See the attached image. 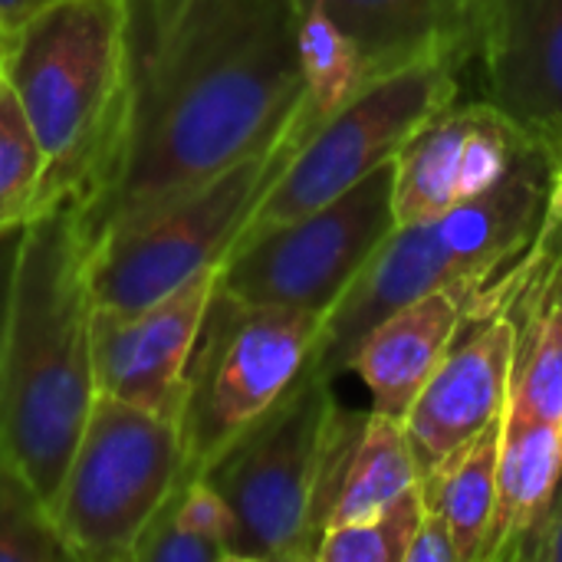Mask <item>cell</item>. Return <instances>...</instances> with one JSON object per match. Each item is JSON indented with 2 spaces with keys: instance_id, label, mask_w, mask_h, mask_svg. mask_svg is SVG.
<instances>
[{
  "instance_id": "obj_14",
  "label": "cell",
  "mask_w": 562,
  "mask_h": 562,
  "mask_svg": "<svg viewBox=\"0 0 562 562\" xmlns=\"http://www.w3.org/2000/svg\"><path fill=\"white\" fill-rule=\"evenodd\" d=\"M501 310H507L504 286H445L385 316L349 362L372 395V412L405 425L464 326Z\"/></svg>"
},
{
  "instance_id": "obj_23",
  "label": "cell",
  "mask_w": 562,
  "mask_h": 562,
  "mask_svg": "<svg viewBox=\"0 0 562 562\" xmlns=\"http://www.w3.org/2000/svg\"><path fill=\"white\" fill-rule=\"evenodd\" d=\"M0 562H72L46 497L0 451Z\"/></svg>"
},
{
  "instance_id": "obj_5",
  "label": "cell",
  "mask_w": 562,
  "mask_h": 562,
  "mask_svg": "<svg viewBox=\"0 0 562 562\" xmlns=\"http://www.w3.org/2000/svg\"><path fill=\"white\" fill-rule=\"evenodd\" d=\"M306 135L300 109L296 122L270 148L244 158L211 184L105 231L89 254L92 300L99 306L135 310L221 267Z\"/></svg>"
},
{
  "instance_id": "obj_10",
  "label": "cell",
  "mask_w": 562,
  "mask_h": 562,
  "mask_svg": "<svg viewBox=\"0 0 562 562\" xmlns=\"http://www.w3.org/2000/svg\"><path fill=\"white\" fill-rule=\"evenodd\" d=\"M458 92V66L445 59L415 63L366 82L296 145L244 234L293 221L346 194L392 161L438 112L454 105Z\"/></svg>"
},
{
  "instance_id": "obj_13",
  "label": "cell",
  "mask_w": 562,
  "mask_h": 562,
  "mask_svg": "<svg viewBox=\"0 0 562 562\" xmlns=\"http://www.w3.org/2000/svg\"><path fill=\"white\" fill-rule=\"evenodd\" d=\"M468 329L471 333L464 339L458 336L405 418L418 477L507 412L520 342L514 306L474 319Z\"/></svg>"
},
{
  "instance_id": "obj_18",
  "label": "cell",
  "mask_w": 562,
  "mask_h": 562,
  "mask_svg": "<svg viewBox=\"0 0 562 562\" xmlns=\"http://www.w3.org/2000/svg\"><path fill=\"white\" fill-rule=\"evenodd\" d=\"M477 102H454L438 112L412 142L395 155V221H428L461 204L458 171L468 132L474 125Z\"/></svg>"
},
{
  "instance_id": "obj_1",
  "label": "cell",
  "mask_w": 562,
  "mask_h": 562,
  "mask_svg": "<svg viewBox=\"0 0 562 562\" xmlns=\"http://www.w3.org/2000/svg\"><path fill=\"white\" fill-rule=\"evenodd\" d=\"M293 0H128V95L89 244L270 148L303 109Z\"/></svg>"
},
{
  "instance_id": "obj_4",
  "label": "cell",
  "mask_w": 562,
  "mask_h": 562,
  "mask_svg": "<svg viewBox=\"0 0 562 562\" xmlns=\"http://www.w3.org/2000/svg\"><path fill=\"white\" fill-rule=\"evenodd\" d=\"M3 79L46 155L43 207H86L125 115L128 0H43L7 33Z\"/></svg>"
},
{
  "instance_id": "obj_30",
  "label": "cell",
  "mask_w": 562,
  "mask_h": 562,
  "mask_svg": "<svg viewBox=\"0 0 562 562\" xmlns=\"http://www.w3.org/2000/svg\"><path fill=\"white\" fill-rule=\"evenodd\" d=\"M537 560L562 562V507L550 517V524H547V533H543V543L537 550Z\"/></svg>"
},
{
  "instance_id": "obj_8",
  "label": "cell",
  "mask_w": 562,
  "mask_h": 562,
  "mask_svg": "<svg viewBox=\"0 0 562 562\" xmlns=\"http://www.w3.org/2000/svg\"><path fill=\"white\" fill-rule=\"evenodd\" d=\"M333 408V379L306 362L296 382L201 471L237 520L240 562L316 560L310 510Z\"/></svg>"
},
{
  "instance_id": "obj_16",
  "label": "cell",
  "mask_w": 562,
  "mask_h": 562,
  "mask_svg": "<svg viewBox=\"0 0 562 562\" xmlns=\"http://www.w3.org/2000/svg\"><path fill=\"white\" fill-rule=\"evenodd\" d=\"M356 43L369 82L428 59L468 63L471 0H316ZM313 7V3H310Z\"/></svg>"
},
{
  "instance_id": "obj_11",
  "label": "cell",
  "mask_w": 562,
  "mask_h": 562,
  "mask_svg": "<svg viewBox=\"0 0 562 562\" xmlns=\"http://www.w3.org/2000/svg\"><path fill=\"white\" fill-rule=\"evenodd\" d=\"M468 63L497 109L550 161L562 155V0H471Z\"/></svg>"
},
{
  "instance_id": "obj_17",
  "label": "cell",
  "mask_w": 562,
  "mask_h": 562,
  "mask_svg": "<svg viewBox=\"0 0 562 562\" xmlns=\"http://www.w3.org/2000/svg\"><path fill=\"white\" fill-rule=\"evenodd\" d=\"M507 415V412H504ZM504 415L491 422L468 445L441 458L418 477L425 504L438 510L461 550V562H477L497 504V461L504 441Z\"/></svg>"
},
{
  "instance_id": "obj_15",
  "label": "cell",
  "mask_w": 562,
  "mask_h": 562,
  "mask_svg": "<svg viewBox=\"0 0 562 562\" xmlns=\"http://www.w3.org/2000/svg\"><path fill=\"white\" fill-rule=\"evenodd\" d=\"M562 481V428L507 408L497 504L481 560H537Z\"/></svg>"
},
{
  "instance_id": "obj_28",
  "label": "cell",
  "mask_w": 562,
  "mask_h": 562,
  "mask_svg": "<svg viewBox=\"0 0 562 562\" xmlns=\"http://www.w3.org/2000/svg\"><path fill=\"white\" fill-rule=\"evenodd\" d=\"M20 237H23V231H13V234H3L0 237V333H3L7 296H10V280H13V263H16Z\"/></svg>"
},
{
  "instance_id": "obj_35",
  "label": "cell",
  "mask_w": 562,
  "mask_h": 562,
  "mask_svg": "<svg viewBox=\"0 0 562 562\" xmlns=\"http://www.w3.org/2000/svg\"><path fill=\"white\" fill-rule=\"evenodd\" d=\"M296 3V10H303V7H310V3H316V0H293Z\"/></svg>"
},
{
  "instance_id": "obj_2",
  "label": "cell",
  "mask_w": 562,
  "mask_h": 562,
  "mask_svg": "<svg viewBox=\"0 0 562 562\" xmlns=\"http://www.w3.org/2000/svg\"><path fill=\"white\" fill-rule=\"evenodd\" d=\"M89 254L79 201L43 207L23 227L0 333V451L46 504L99 395Z\"/></svg>"
},
{
  "instance_id": "obj_31",
  "label": "cell",
  "mask_w": 562,
  "mask_h": 562,
  "mask_svg": "<svg viewBox=\"0 0 562 562\" xmlns=\"http://www.w3.org/2000/svg\"><path fill=\"white\" fill-rule=\"evenodd\" d=\"M43 0H0V30L10 33L13 26H20Z\"/></svg>"
},
{
  "instance_id": "obj_29",
  "label": "cell",
  "mask_w": 562,
  "mask_h": 562,
  "mask_svg": "<svg viewBox=\"0 0 562 562\" xmlns=\"http://www.w3.org/2000/svg\"><path fill=\"white\" fill-rule=\"evenodd\" d=\"M543 227L562 237V155L553 161V175H550V201H547Z\"/></svg>"
},
{
  "instance_id": "obj_34",
  "label": "cell",
  "mask_w": 562,
  "mask_h": 562,
  "mask_svg": "<svg viewBox=\"0 0 562 562\" xmlns=\"http://www.w3.org/2000/svg\"><path fill=\"white\" fill-rule=\"evenodd\" d=\"M560 507H562V481H560V491H557V504H553V514H557Z\"/></svg>"
},
{
  "instance_id": "obj_3",
  "label": "cell",
  "mask_w": 562,
  "mask_h": 562,
  "mask_svg": "<svg viewBox=\"0 0 562 562\" xmlns=\"http://www.w3.org/2000/svg\"><path fill=\"white\" fill-rule=\"evenodd\" d=\"M550 155L524 142L491 191L438 217L395 224L339 303L323 316L310 362L336 379L359 342L395 310L445 286H517L550 201Z\"/></svg>"
},
{
  "instance_id": "obj_21",
  "label": "cell",
  "mask_w": 562,
  "mask_h": 562,
  "mask_svg": "<svg viewBox=\"0 0 562 562\" xmlns=\"http://www.w3.org/2000/svg\"><path fill=\"white\" fill-rule=\"evenodd\" d=\"M300 59L303 119L313 132L369 82V72L349 33L319 3L300 10Z\"/></svg>"
},
{
  "instance_id": "obj_19",
  "label": "cell",
  "mask_w": 562,
  "mask_h": 562,
  "mask_svg": "<svg viewBox=\"0 0 562 562\" xmlns=\"http://www.w3.org/2000/svg\"><path fill=\"white\" fill-rule=\"evenodd\" d=\"M547 283L550 270H533L514 303L520 342L507 408L562 428V303Z\"/></svg>"
},
{
  "instance_id": "obj_25",
  "label": "cell",
  "mask_w": 562,
  "mask_h": 562,
  "mask_svg": "<svg viewBox=\"0 0 562 562\" xmlns=\"http://www.w3.org/2000/svg\"><path fill=\"white\" fill-rule=\"evenodd\" d=\"M165 510L188 533L221 547L231 562H240V553H237V520H234L227 501L201 474L181 481L178 491L165 501Z\"/></svg>"
},
{
  "instance_id": "obj_7",
  "label": "cell",
  "mask_w": 562,
  "mask_h": 562,
  "mask_svg": "<svg viewBox=\"0 0 562 562\" xmlns=\"http://www.w3.org/2000/svg\"><path fill=\"white\" fill-rule=\"evenodd\" d=\"M319 329V313L244 303L214 283L188 359L178 418L188 477H198L296 382Z\"/></svg>"
},
{
  "instance_id": "obj_6",
  "label": "cell",
  "mask_w": 562,
  "mask_h": 562,
  "mask_svg": "<svg viewBox=\"0 0 562 562\" xmlns=\"http://www.w3.org/2000/svg\"><path fill=\"white\" fill-rule=\"evenodd\" d=\"M181 481L188 461L178 422L95 395L49 514L72 560H132Z\"/></svg>"
},
{
  "instance_id": "obj_33",
  "label": "cell",
  "mask_w": 562,
  "mask_h": 562,
  "mask_svg": "<svg viewBox=\"0 0 562 562\" xmlns=\"http://www.w3.org/2000/svg\"><path fill=\"white\" fill-rule=\"evenodd\" d=\"M3 40H7V33L0 30V76H3Z\"/></svg>"
},
{
  "instance_id": "obj_9",
  "label": "cell",
  "mask_w": 562,
  "mask_h": 562,
  "mask_svg": "<svg viewBox=\"0 0 562 562\" xmlns=\"http://www.w3.org/2000/svg\"><path fill=\"white\" fill-rule=\"evenodd\" d=\"M392 194L395 158L329 204L244 234L217 267V283L244 303L326 316L395 231Z\"/></svg>"
},
{
  "instance_id": "obj_24",
  "label": "cell",
  "mask_w": 562,
  "mask_h": 562,
  "mask_svg": "<svg viewBox=\"0 0 562 562\" xmlns=\"http://www.w3.org/2000/svg\"><path fill=\"white\" fill-rule=\"evenodd\" d=\"M425 517L422 484L385 504L379 514L326 530L316 560L323 562H405L415 530Z\"/></svg>"
},
{
  "instance_id": "obj_27",
  "label": "cell",
  "mask_w": 562,
  "mask_h": 562,
  "mask_svg": "<svg viewBox=\"0 0 562 562\" xmlns=\"http://www.w3.org/2000/svg\"><path fill=\"white\" fill-rule=\"evenodd\" d=\"M405 562H461L458 540L448 527V520L425 504V517L415 530V540L405 553Z\"/></svg>"
},
{
  "instance_id": "obj_12",
  "label": "cell",
  "mask_w": 562,
  "mask_h": 562,
  "mask_svg": "<svg viewBox=\"0 0 562 562\" xmlns=\"http://www.w3.org/2000/svg\"><path fill=\"white\" fill-rule=\"evenodd\" d=\"M217 283V267L191 277L178 290L135 310L92 306V372L95 392L181 418L188 359Z\"/></svg>"
},
{
  "instance_id": "obj_20",
  "label": "cell",
  "mask_w": 562,
  "mask_h": 562,
  "mask_svg": "<svg viewBox=\"0 0 562 562\" xmlns=\"http://www.w3.org/2000/svg\"><path fill=\"white\" fill-rule=\"evenodd\" d=\"M415 484H418V464H415V451L408 445L405 425L389 415L369 412L362 438L349 458V468H346V477H342V487L329 517V530L379 514L385 504H392Z\"/></svg>"
},
{
  "instance_id": "obj_32",
  "label": "cell",
  "mask_w": 562,
  "mask_h": 562,
  "mask_svg": "<svg viewBox=\"0 0 562 562\" xmlns=\"http://www.w3.org/2000/svg\"><path fill=\"white\" fill-rule=\"evenodd\" d=\"M547 290H550V293H553V296L562 303V254H560V260H557V267H553V273H550Z\"/></svg>"
},
{
  "instance_id": "obj_22",
  "label": "cell",
  "mask_w": 562,
  "mask_h": 562,
  "mask_svg": "<svg viewBox=\"0 0 562 562\" xmlns=\"http://www.w3.org/2000/svg\"><path fill=\"white\" fill-rule=\"evenodd\" d=\"M43 184V145L10 82L0 76V237L23 231L40 214Z\"/></svg>"
},
{
  "instance_id": "obj_26",
  "label": "cell",
  "mask_w": 562,
  "mask_h": 562,
  "mask_svg": "<svg viewBox=\"0 0 562 562\" xmlns=\"http://www.w3.org/2000/svg\"><path fill=\"white\" fill-rule=\"evenodd\" d=\"M132 562H231L227 553L194 533H188L175 517L161 507L155 520L145 527L142 540L135 543Z\"/></svg>"
}]
</instances>
